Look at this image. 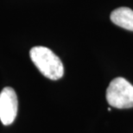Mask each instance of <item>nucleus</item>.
<instances>
[{
  "instance_id": "4",
  "label": "nucleus",
  "mask_w": 133,
  "mask_h": 133,
  "mask_svg": "<svg viewBox=\"0 0 133 133\" xmlns=\"http://www.w3.org/2000/svg\"><path fill=\"white\" fill-rule=\"evenodd\" d=\"M113 23L127 30L133 31V10L128 7H119L111 13Z\"/></svg>"
},
{
  "instance_id": "3",
  "label": "nucleus",
  "mask_w": 133,
  "mask_h": 133,
  "mask_svg": "<svg viewBox=\"0 0 133 133\" xmlns=\"http://www.w3.org/2000/svg\"><path fill=\"white\" fill-rule=\"evenodd\" d=\"M18 101L15 90L4 87L0 92V120L4 125L14 122L17 114Z\"/></svg>"
},
{
  "instance_id": "2",
  "label": "nucleus",
  "mask_w": 133,
  "mask_h": 133,
  "mask_svg": "<svg viewBox=\"0 0 133 133\" xmlns=\"http://www.w3.org/2000/svg\"><path fill=\"white\" fill-rule=\"evenodd\" d=\"M106 99L109 105L115 108L133 107V86L124 78H115L107 87Z\"/></svg>"
},
{
  "instance_id": "1",
  "label": "nucleus",
  "mask_w": 133,
  "mask_h": 133,
  "mask_svg": "<svg viewBox=\"0 0 133 133\" xmlns=\"http://www.w3.org/2000/svg\"><path fill=\"white\" fill-rule=\"evenodd\" d=\"M30 56L35 66L47 78L56 81L64 74L62 61L51 49L42 46L34 47L30 49Z\"/></svg>"
}]
</instances>
